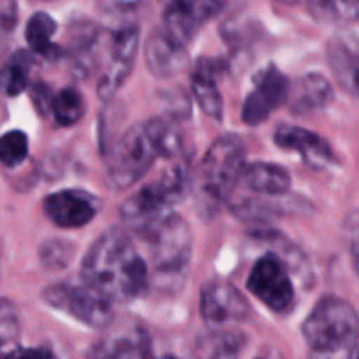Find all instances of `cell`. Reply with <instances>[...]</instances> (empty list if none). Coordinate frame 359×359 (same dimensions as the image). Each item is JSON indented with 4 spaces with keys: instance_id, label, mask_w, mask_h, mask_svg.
Segmentation results:
<instances>
[{
    "instance_id": "obj_34",
    "label": "cell",
    "mask_w": 359,
    "mask_h": 359,
    "mask_svg": "<svg viewBox=\"0 0 359 359\" xmlns=\"http://www.w3.org/2000/svg\"><path fill=\"white\" fill-rule=\"evenodd\" d=\"M161 359H179V358H174V356H165V358H161Z\"/></svg>"
},
{
    "instance_id": "obj_2",
    "label": "cell",
    "mask_w": 359,
    "mask_h": 359,
    "mask_svg": "<svg viewBox=\"0 0 359 359\" xmlns=\"http://www.w3.org/2000/svg\"><path fill=\"white\" fill-rule=\"evenodd\" d=\"M309 359H353L359 339V318L351 304L325 297L304 323Z\"/></svg>"
},
{
    "instance_id": "obj_20",
    "label": "cell",
    "mask_w": 359,
    "mask_h": 359,
    "mask_svg": "<svg viewBox=\"0 0 359 359\" xmlns=\"http://www.w3.org/2000/svg\"><path fill=\"white\" fill-rule=\"evenodd\" d=\"M242 181L251 191L265 196L284 195L290 191L291 186V177L286 168L276 163H263V161L248 165Z\"/></svg>"
},
{
    "instance_id": "obj_13",
    "label": "cell",
    "mask_w": 359,
    "mask_h": 359,
    "mask_svg": "<svg viewBox=\"0 0 359 359\" xmlns=\"http://www.w3.org/2000/svg\"><path fill=\"white\" fill-rule=\"evenodd\" d=\"M223 7V2H214V0L170 2L163 11V28L182 44H188L195 32L205 21L216 16Z\"/></svg>"
},
{
    "instance_id": "obj_5",
    "label": "cell",
    "mask_w": 359,
    "mask_h": 359,
    "mask_svg": "<svg viewBox=\"0 0 359 359\" xmlns=\"http://www.w3.org/2000/svg\"><path fill=\"white\" fill-rule=\"evenodd\" d=\"M142 238L149 248V258L154 270L163 276H179L191 258L193 237L188 223L177 214L167 217L144 231Z\"/></svg>"
},
{
    "instance_id": "obj_31",
    "label": "cell",
    "mask_w": 359,
    "mask_h": 359,
    "mask_svg": "<svg viewBox=\"0 0 359 359\" xmlns=\"http://www.w3.org/2000/svg\"><path fill=\"white\" fill-rule=\"evenodd\" d=\"M18 21V7L14 2H0V42L6 41Z\"/></svg>"
},
{
    "instance_id": "obj_30",
    "label": "cell",
    "mask_w": 359,
    "mask_h": 359,
    "mask_svg": "<svg viewBox=\"0 0 359 359\" xmlns=\"http://www.w3.org/2000/svg\"><path fill=\"white\" fill-rule=\"evenodd\" d=\"M0 359H56L55 354L46 347H21L14 346L11 349L2 351Z\"/></svg>"
},
{
    "instance_id": "obj_10",
    "label": "cell",
    "mask_w": 359,
    "mask_h": 359,
    "mask_svg": "<svg viewBox=\"0 0 359 359\" xmlns=\"http://www.w3.org/2000/svg\"><path fill=\"white\" fill-rule=\"evenodd\" d=\"M200 312L212 330H226L228 325L245 321L251 316V305L233 284L212 280L203 286Z\"/></svg>"
},
{
    "instance_id": "obj_18",
    "label": "cell",
    "mask_w": 359,
    "mask_h": 359,
    "mask_svg": "<svg viewBox=\"0 0 359 359\" xmlns=\"http://www.w3.org/2000/svg\"><path fill=\"white\" fill-rule=\"evenodd\" d=\"M219 67L209 58H200L191 72V90L196 104L207 116L223 119V97L216 84V74Z\"/></svg>"
},
{
    "instance_id": "obj_16",
    "label": "cell",
    "mask_w": 359,
    "mask_h": 359,
    "mask_svg": "<svg viewBox=\"0 0 359 359\" xmlns=\"http://www.w3.org/2000/svg\"><path fill=\"white\" fill-rule=\"evenodd\" d=\"M149 72L156 77H170L186 65V44L168 34L163 27L149 35L144 48Z\"/></svg>"
},
{
    "instance_id": "obj_6",
    "label": "cell",
    "mask_w": 359,
    "mask_h": 359,
    "mask_svg": "<svg viewBox=\"0 0 359 359\" xmlns=\"http://www.w3.org/2000/svg\"><path fill=\"white\" fill-rule=\"evenodd\" d=\"M156 158V147L147 135L146 126H132L109 149V181L116 189L128 188L147 174Z\"/></svg>"
},
{
    "instance_id": "obj_7",
    "label": "cell",
    "mask_w": 359,
    "mask_h": 359,
    "mask_svg": "<svg viewBox=\"0 0 359 359\" xmlns=\"http://www.w3.org/2000/svg\"><path fill=\"white\" fill-rule=\"evenodd\" d=\"M42 300L91 328L112 325V302L88 284H53L42 291Z\"/></svg>"
},
{
    "instance_id": "obj_21",
    "label": "cell",
    "mask_w": 359,
    "mask_h": 359,
    "mask_svg": "<svg viewBox=\"0 0 359 359\" xmlns=\"http://www.w3.org/2000/svg\"><path fill=\"white\" fill-rule=\"evenodd\" d=\"M328 60L340 86L359 98V51H354L347 42L337 39L330 44Z\"/></svg>"
},
{
    "instance_id": "obj_27",
    "label": "cell",
    "mask_w": 359,
    "mask_h": 359,
    "mask_svg": "<svg viewBox=\"0 0 359 359\" xmlns=\"http://www.w3.org/2000/svg\"><path fill=\"white\" fill-rule=\"evenodd\" d=\"M28 156V137L20 130H11L0 137V163L14 168Z\"/></svg>"
},
{
    "instance_id": "obj_33",
    "label": "cell",
    "mask_w": 359,
    "mask_h": 359,
    "mask_svg": "<svg viewBox=\"0 0 359 359\" xmlns=\"http://www.w3.org/2000/svg\"><path fill=\"white\" fill-rule=\"evenodd\" d=\"M256 359H283V356H280L279 351L276 349H263L262 353L256 356Z\"/></svg>"
},
{
    "instance_id": "obj_3",
    "label": "cell",
    "mask_w": 359,
    "mask_h": 359,
    "mask_svg": "<svg viewBox=\"0 0 359 359\" xmlns=\"http://www.w3.org/2000/svg\"><path fill=\"white\" fill-rule=\"evenodd\" d=\"M245 167V149L238 137L224 135L214 140L196 179V195L203 209L214 210L226 202L244 177Z\"/></svg>"
},
{
    "instance_id": "obj_29",
    "label": "cell",
    "mask_w": 359,
    "mask_h": 359,
    "mask_svg": "<svg viewBox=\"0 0 359 359\" xmlns=\"http://www.w3.org/2000/svg\"><path fill=\"white\" fill-rule=\"evenodd\" d=\"M344 228H346V237H347V244H349L351 259H353L354 270H356V273L359 276V210L349 214Z\"/></svg>"
},
{
    "instance_id": "obj_9",
    "label": "cell",
    "mask_w": 359,
    "mask_h": 359,
    "mask_svg": "<svg viewBox=\"0 0 359 359\" xmlns=\"http://www.w3.org/2000/svg\"><path fill=\"white\" fill-rule=\"evenodd\" d=\"M248 287L258 300L276 312H284L293 305L294 287L290 270L277 255H265L255 263L248 279Z\"/></svg>"
},
{
    "instance_id": "obj_11",
    "label": "cell",
    "mask_w": 359,
    "mask_h": 359,
    "mask_svg": "<svg viewBox=\"0 0 359 359\" xmlns=\"http://www.w3.org/2000/svg\"><path fill=\"white\" fill-rule=\"evenodd\" d=\"M291 83L276 65L259 70L255 77V90L248 95L242 109V119L249 126H258L270 118L277 107L286 104Z\"/></svg>"
},
{
    "instance_id": "obj_14",
    "label": "cell",
    "mask_w": 359,
    "mask_h": 359,
    "mask_svg": "<svg viewBox=\"0 0 359 359\" xmlns=\"http://www.w3.org/2000/svg\"><path fill=\"white\" fill-rule=\"evenodd\" d=\"M91 359H153L149 337L140 326L121 325L93 347Z\"/></svg>"
},
{
    "instance_id": "obj_12",
    "label": "cell",
    "mask_w": 359,
    "mask_h": 359,
    "mask_svg": "<svg viewBox=\"0 0 359 359\" xmlns=\"http://www.w3.org/2000/svg\"><path fill=\"white\" fill-rule=\"evenodd\" d=\"M44 212L56 226L81 228L86 226L97 216V202L91 195L76 189H63L51 193L44 200Z\"/></svg>"
},
{
    "instance_id": "obj_24",
    "label": "cell",
    "mask_w": 359,
    "mask_h": 359,
    "mask_svg": "<svg viewBox=\"0 0 359 359\" xmlns=\"http://www.w3.org/2000/svg\"><path fill=\"white\" fill-rule=\"evenodd\" d=\"M56 32V21L44 11L32 14V18L27 23L25 30V39L34 53L42 56H51L56 53V48L53 46V35Z\"/></svg>"
},
{
    "instance_id": "obj_8",
    "label": "cell",
    "mask_w": 359,
    "mask_h": 359,
    "mask_svg": "<svg viewBox=\"0 0 359 359\" xmlns=\"http://www.w3.org/2000/svg\"><path fill=\"white\" fill-rule=\"evenodd\" d=\"M140 30L137 25L128 23L107 32V48L105 60L102 62V72L98 77L97 91L104 100H109L116 91L125 84L135 63L137 49H139Z\"/></svg>"
},
{
    "instance_id": "obj_19",
    "label": "cell",
    "mask_w": 359,
    "mask_h": 359,
    "mask_svg": "<svg viewBox=\"0 0 359 359\" xmlns=\"http://www.w3.org/2000/svg\"><path fill=\"white\" fill-rule=\"evenodd\" d=\"M245 347L244 333L235 330H209L193 346L195 359H241Z\"/></svg>"
},
{
    "instance_id": "obj_15",
    "label": "cell",
    "mask_w": 359,
    "mask_h": 359,
    "mask_svg": "<svg viewBox=\"0 0 359 359\" xmlns=\"http://www.w3.org/2000/svg\"><path fill=\"white\" fill-rule=\"evenodd\" d=\"M273 139L277 146L298 153L305 163L314 168H325L337 161L332 146L321 135L311 130L283 125L277 128Z\"/></svg>"
},
{
    "instance_id": "obj_25",
    "label": "cell",
    "mask_w": 359,
    "mask_h": 359,
    "mask_svg": "<svg viewBox=\"0 0 359 359\" xmlns=\"http://www.w3.org/2000/svg\"><path fill=\"white\" fill-rule=\"evenodd\" d=\"M51 114L55 121L62 126H72L83 118V97L76 88H63L53 95Z\"/></svg>"
},
{
    "instance_id": "obj_17",
    "label": "cell",
    "mask_w": 359,
    "mask_h": 359,
    "mask_svg": "<svg viewBox=\"0 0 359 359\" xmlns=\"http://www.w3.org/2000/svg\"><path fill=\"white\" fill-rule=\"evenodd\" d=\"M333 100V88L321 74H307L291 83L287 104L297 116H307L330 105Z\"/></svg>"
},
{
    "instance_id": "obj_1",
    "label": "cell",
    "mask_w": 359,
    "mask_h": 359,
    "mask_svg": "<svg viewBox=\"0 0 359 359\" xmlns=\"http://www.w3.org/2000/svg\"><path fill=\"white\" fill-rule=\"evenodd\" d=\"M81 277L107 300L132 302L149 284V269L132 238L121 230H109L86 252Z\"/></svg>"
},
{
    "instance_id": "obj_28",
    "label": "cell",
    "mask_w": 359,
    "mask_h": 359,
    "mask_svg": "<svg viewBox=\"0 0 359 359\" xmlns=\"http://www.w3.org/2000/svg\"><path fill=\"white\" fill-rule=\"evenodd\" d=\"M21 332V319L13 302L0 298V353L18 346Z\"/></svg>"
},
{
    "instance_id": "obj_4",
    "label": "cell",
    "mask_w": 359,
    "mask_h": 359,
    "mask_svg": "<svg viewBox=\"0 0 359 359\" xmlns=\"http://www.w3.org/2000/svg\"><path fill=\"white\" fill-rule=\"evenodd\" d=\"M189 189L188 170L182 165L165 170L121 205V219L135 233L142 235L181 202Z\"/></svg>"
},
{
    "instance_id": "obj_26",
    "label": "cell",
    "mask_w": 359,
    "mask_h": 359,
    "mask_svg": "<svg viewBox=\"0 0 359 359\" xmlns=\"http://www.w3.org/2000/svg\"><path fill=\"white\" fill-rule=\"evenodd\" d=\"M312 16L319 21L330 23H351L359 20V2L358 0H319L309 4Z\"/></svg>"
},
{
    "instance_id": "obj_22",
    "label": "cell",
    "mask_w": 359,
    "mask_h": 359,
    "mask_svg": "<svg viewBox=\"0 0 359 359\" xmlns=\"http://www.w3.org/2000/svg\"><path fill=\"white\" fill-rule=\"evenodd\" d=\"M146 132L156 147L158 156L182 158L184 153V137L179 126L167 118H156L147 121Z\"/></svg>"
},
{
    "instance_id": "obj_23",
    "label": "cell",
    "mask_w": 359,
    "mask_h": 359,
    "mask_svg": "<svg viewBox=\"0 0 359 359\" xmlns=\"http://www.w3.org/2000/svg\"><path fill=\"white\" fill-rule=\"evenodd\" d=\"M34 67V56L28 51H16L9 62L0 69V90L9 97L23 93L30 83V70Z\"/></svg>"
},
{
    "instance_id": "obj_32",
    "label": "cell",
    "mask_w": 359,
    "mask_h": 359,
    "mask_svg": "<svg viewBox=\"0 0 359 359\" xmlns=\"http://www.w3.org/2000/svg\"><path fill=\"white\" fill-rule=\"evenodd\" d=\"M53 91L46 86L44 83H37L32 90V100H34L35 107L46 114L48 111H51V102H53Z\"/></svg>"
}]
</instances>
